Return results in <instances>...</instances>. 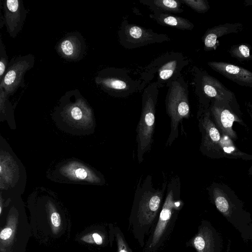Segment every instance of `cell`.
I'll use <instances>...</instances> for the list:
<instances>
[{"label": "cell", "mask_w": 252, "mask_h": 252, "mask_svg": "<svg viewBox=\"0 0 252 252\" xmlns=\"http://www.w3.org/2000/svg\"><path fill=\"white\" fill-rule=\"evenodd\" d=\"M167 185L164 180L161 188H155L151 175L142 182L140 179L137 185L128 220L132 233L142 248L145 245L146 235L160 211Z\"/></svg>", "instance_id": "6da1fadb"}, {"label": "cell", "mask_w": 252, "mask_h": 252, "mask_svg": "<svg viewBox=\"0 0 252 252\" xmlns=\"http://www.w3.org/2000/svg\"><path fill=\"white\" fill-rule=\"evenodd\" d=\"M197 118L201 135L199 150L204 156L211 159L252 160V155L239 150L232 139L219 130L212 120L208 108L199 110Z\"/></svg>", "instance_id": "7a4b0ae2"}, {"label": "cell", "mask_w": 252, "mask_h": 252, "mask_svg": "<svg viewBox=\"0 0 252 252\" xmlns=\"http://www.w3.org/2000/svg\"><path fill=\"white\" fill-rule=\"evenodd\" d=\"M210 199L218 211L240 233L245 241H252V219L243 202L227 185L213 182L207 188Z\"/></svg>", "instance_id": "3957f363"}, {"label": "cell", "mask_w": 252, "mask_h": 252, "mask_svg": "<svg viewBox=\"0 0 252 252\" xmlns=\"http://www.w3.org/2000/svg\"><path fill=\"white\" fill-rule=\"evenodd\" d=\"M180 178L173 177L167 183V193L160 211L156 225L145 247V252H154L161 245L167 235L173 219L183 206L180 198Z\"/></svg>", "instance_id": "277c9868"}, {"label": "cell", "mask_w": 252, "mask_h": 252, "mask_svg": "<svg viewBox=\"0 0 252 252\" xmlns=\"http://www.w3.org/2000/svg\"><path fill=\"white\" fill-rule=\"evenodd\" d=\"M159 88L155 82L145 87L142 95V109L136 128L137 156L141 163L145 154L149 152L153 143L156 111Z\"/></svg>", "instance_id": "5b68a950"}, {"label": "cell", "mask_w": 252, "mask_h": 252, "mask_svg": "<svg viewBox=\"0 0 252 252\" xmlns=\"http://www.w3.org/2000/svg\"><path fill=\"white\" fill-rule=\"evenodd\" d=\"M165 102L170 119V131L166 146H170L179 136V124L190 115L188 86L182 75L168 86Z\"/></svg>", "instance_id": "8992f818"}, {"label": "cell", "mask_w": 252, "mask_h": 252, "mask_svg": "<svg viewBox=\"0 0 252 252\" xmlns=\"http://www.w3.org/2000/svg\"><path fill=\"white\" fill-rule=\"evenodd\" d=\"M189 61L181 53L167 52L153 60L142 73V79L147 82L154 79L158 87H168L171 83L177 79L181 74Z\"/></svg>", "instance_id": "52a82bcc"}, {"label": "cell", "mask_w": 252, "mask_h": 252, "mask_svg": "<svg viewBox=\"0 0 252 252\" xmlns=\"http://www.w3.org/2000/svg\"><path fill=\"white\" fill-rule=\"evenodd\" d=\"M94 82L103 92L117 97H126L143 90L146 84L142 79L132 78L128 70L114 67L99 70Z\"/></svg>", "instance_id": "ba28073f"}, {"label": "cell", "mask_w": 252, "mask_h": 252, "mask_svg": "<svg viewBox=\"0 0 252 252\" xmlns=\"http://www.w3.org/2000/svg\"><path fill=\"white\" fill-rule=\"evenodd\" d=\"M118 34L120 44L129 49L171 40L167 34H159L151 29L129 23L126 19L122 21Z\"/></svg>", "instance_id": "9c48e42d"}, {"label": "cell", "mask_w": 252, "mask_h": 252, "mask_svg": "<svg viewBox=\"0 0 252 252\" xmlns=\"http://www.w3.org/2000/svg\"><path fill=\"white\" fill-rule=\"evenodd\" d=\"M35 61V57L31 54L14 57L11 59L0 82V88L4 90L8 96L13 95L19 88L25 87V73L33 67Z\"/></svg>", "instance_id": "30bf717a"}, {"label": "cell", "mask_w": 252, "mask_h": 252, "mask_svg": "<svg viewBox=\"0 0 252 252\" xmlns=\"http://www.w3.org/2000/svg\"><path fill=\"white\" fill-rule=\"evenodd\" d=\"M209 109L211 118L217 127L234 141L238 139L237 134L233 128L234 123H238L248 130V126L240 116L231 109L229 105L218 102Z\"/></svg>", "instance_id": "8fae6325"}, {"label": "cell", "mask_w": 252, "mask_h": 252, "mask_svg": "<svg viewBox=\"0 0 252 252\" xmlns=\"http://www.w3.org/2000/svg\"><path fill=\"white\" fill-rule=\"evenodd\" d=\"M190 244L197 252H221L222 249L220 234L206 220L201 221L198 232L190 240Z\"/></svg>", "instance_id": "7c38bea8"}, {"label": "cell", "mask_w": 252, "mask_h": 252, "mask_svg": "<svg viewBox=\"0 0 252 252\" xmlns=\"http://www.w3.org/2000/svg\"><path fill=\"white\" fill-rule=\"evenodd\" d=\"M4 23L9 36L15 38L21 31L28 13L23 0L3 1Z\"/></svg>", "instance_id": "4fadbf2b"}, {"label": "cell", "mask_w": 252, "mask_h": 252, "mask_svg": "<svg viewBox=\"0 0 252 252\" xmlns=\"http://www.w3.org/2000/svg\"><path fill=\"white\" fill-rule=\"evenodd\" d=\"M86 44L79 32L67 33L57 44L55 49L60 56L69 62L82 60L86 51Z\"/></svg>", "instance_id": "5bb4252c"}, {"label": "cell", "mask_w": 252, "mask_h": 252, "mask_svg": "<svg viewBox=\"0 0 252 252\" xmlns=\"http://www.w3.org/2000/svg\"><path fill=\"white\" fill-rule=\"evenodd\" d=\"M150 18L162 26H169L181 30H191L193 24L188 19L171 14L153 12L149 15Z\"/></svg>", "instance_id": "9a60e30c"}, {"label": "cell", "mask_w": 252, "mask_h": 252, "mask_svg": "<svg viewBox=\"0 0 252 252\" xmlns=\"http://www.w3.org/2000/svg\"><path fill=\"white\" fill-rule=\"evenodd\" d=\"M140 2L148 6L153 12L171 14L183 12L180 0H142Z\"/></svg>", "instance_id": "2e32d148"}, {"label": "cell", "mask_w": 252, "mask_h": 252, "mask_svg": "<svg viewBox=\"0 0 252 252\" xmlns=\"http://www.w3.org/2000/svg\"><path fill=\"white\" fill-rule=\"evenodd\" d=\"M0 36V82L5 74L9 64L5 46L3 43L1 36Z\"/></svg>", "instance_id": "e0dca14e"}, {"label": "cell", "mask_w": 252, "mask_h": 252, "mask_svg": "<svg viewBox=\"0 0 252 252\" xmlns=\"http://www.w3.org/2000/svg\"><path fill=\"white\" fill-rule=\"evenodd\" d=\"M115 236L118 252H133L127 243L123 232L119 228H117L116 230Z\"/></svg>", "instance_id": "ac0fdd59"}, {"label": "cell", "mask_w": 252, "mask_h": 252, "mask_svg": "<svg viewBox=\"0 0 252 252\" xmlns=\"http://www.w3.org/2000/svg\"><path fill=\"white\" fill-rule=\"evenodd\" d=\"M182 4L190 7L197 12L205 11L207 8V4L202 0H180Z\"/></svg>", "instance_id": "d6986e66"}, {"label": "cell", "mask_w": 252, "mask_h": 252, "mask_svg": "<svg viewBox=\"0 0 252 252\" xmlns=\"http://www.w3.org/2000/svg\"><path fill=\"white\" fill-rule=\"evenodd\" d=\"M217 35L213 32L208 33L204 39V43L206 48H212L216 43L217 40Z\"/></svg>", "instance_id": "ffe728a7"}, {"label": "cell", "mask_w": 252, "mask_h": 252, "mask_svg": "<svg viewBox=\"0 0 252 252\" xmlns=\"http://www.w3.org/2000/svg\"><path fill=\"white\" fill-rule=\"evenodd\" d=\"M203 90L206 94L210 97H214L217 95V92L215 89L209 84H205L204 85Z\"/></svg>", "instance_id": "44dd1931"}, {"label": "cell", "mask_w": 252, "mask_h": 252, "mask_svg": "<svg viewBox=\"0 0 252 252\" xmlns=\"http://www.w3.org/2000/svg\"><path fill=\"white\" fill-rule=\"evenodd\" d=\"M51 220L52 224L55 227H59L61 224L60 216L57 212H54L51 216Z\"/></svg>", "instance_id": "7402d4cb"}, {"label": "cell", "mask_w": 252, "mask_h": 252, "mask_svg": "<svg viewBox=\"0 0 252 252\" xmlns=\"http://www.w3.org/2000/svg\"><path fill=\"white\" fill-rule=\"evenodd\" d=\"M225 71L231 74H236L239 72H240L241 69L237 66H235L232 64H227L225 67Z\"/></svg>", "instance_id": "603a6c76"}, {"label": "cell", "mask_w": 252, "mask_h": 252, "mask_svg": "<svg viewBox=\"0 0 252 252\" xmlns=\"http://www.w3.org/2000/svg\"><path fill=\"white\" fill-rule=\"evenodd\" d=\"M12 233V230L10 228H5L0 232V238L2 240H6L11 236Z\"/></svg>", "instance_id": "cb8c5ba5"}, {"label": "cell", "mask_w": 252, "mask_h": 252, "mask_svg": "<svg viewBox=\"0 0 252 252\" xmlns=\"http://www.w3.org/2000/svg\"><path fill=\"white\" fill-rule=\"evenodd\" d=\"M75 174L77 178L81 179H84L87 176V173L83 168H78L75 171Z\"/></svg>", "instance_id": "d4e9b609"}, {"label": "cell", "mask_w": 252, "mask_h": 252, "mask_svg": "<svg viewBox=\"0 0 252 252\" xmlns=\"http://www.w3.org/2000/svg\"><path fill=\"white\" fill-rule=\"evenodd\" d=\"M239 50L242 55L245 57H248L249 56L250 50L247 46L245 45H240L239 47Z\"/></svg>", "instance_id": "484cf974"}, {"label": "cell", "mask_w": 252, "mask_h": 252, "mask_svg": "<svg viewBox=\"0 0 252 252\" xmlns=\"http://www.w3.org/2000/svg\"><path fill=\"white\" fill-rule=\"evenodd\" d=\"M93 237L95 243L97 245H101L102 243V239L100 235L96 233L93 234Z\"/></svg>", "instance_id": "4316f807"}, {"label": "cell", "mask_w": 252, "mask_h": 252, "mask_svg": "<svg viewBox=\"0 0 252 252\" xmlns=\"http://www.w3.org/2000/svg\"><path fill=\"white\" fill-rule=\"evenodd\" d=\"M248 175L252 177V164L248 170Z\"/></svg>", "instance_id": "83f0119b"}]
</instances>
